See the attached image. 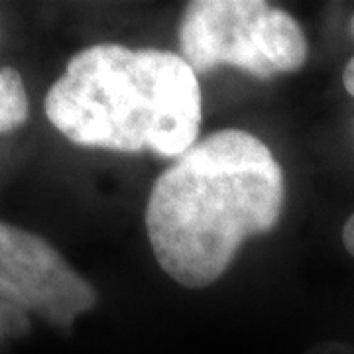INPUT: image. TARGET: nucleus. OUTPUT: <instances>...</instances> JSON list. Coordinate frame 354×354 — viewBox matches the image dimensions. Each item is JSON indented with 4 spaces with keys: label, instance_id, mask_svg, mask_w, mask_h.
<instances>
[{
    "label": "nucleus",
    "instance_id": "1",
    "mask_svg": "<svg viewBox=\"0 0 354 354\" xmlns=\"http://www.w3.org/2000/svg\"><path fill=\"white\" fill-rule=\"evenodd\" d=\"M286 177L272 150L246 130L209 134L156 179L146 232L160 268L183 288L221 278L244 241L278 225Z\"/></svg>",
    "mask_w": 354,
    "mask_h": 354
},
{
    "label": "nucleus",
    "instance_id": "2",
    "mask_svg": "<svg viewBox=\"0 0 354 354\" xmlns=\"http://www.w3.org/2000/svg\"><path fill=\"white\" fill-rule=\"evenodd\" d=\"M44 111L77 146L179 158L201 130V87L174 51L95 44L69 59Z\"/></svg>",
    "mask_w": 354,
    "mask_h": 354
},
{
    "label": "nucleus",
    "instance_id": "3",
    "mask_svg": "<svg viewBox=\"0 0 354 354\" xmlns=\"http://www.w3.org/2000/svg\"><path fill=\"white\" fill-rule=\"evenodd\" d=\"M181 57L195 73L232 65L256 79L297 71L307 39L290 12L262 0H197L179 22Z\"/></svg>",
    "mask_w": 354,
    "mask_h": 354
},
{
    "label": "nucleus",
    "instance_id": "4",
    "mask_svg": "<svg viewBox=\"0 0 354 354\" xmlns=\"http://www.w3.org/2000/svg\"><path fill=\"white\" fill-rule=\"evenodd\" d=\"M0 283L12 290L30 313L69 329L91 311L97 293L41 236L0 221Z\"/></svg>",
    "mask_w": 354,
    "mask_h": 354
},
{
    "label": "nucleus",
    "instance_id": "5",
    "mask_svg": "<svg viewBox=\"0 0 354 354\" xmlns=\"http://www.w3.org/2000/svg\"><path fill=\"white\" fill-rule=\"evenodd\" d=\"M30 102L24 81L12 67H0V132H10L24 124Z\"/></svg>",
    "mask_w": 354,
    "mask_h": 354
},
{
    "label": "nucleus",
    "instance_id": "6",
    "mask_svg": "<svg viewBox=\"0 0 354 354\" xmlns=\"http://www.w3.org/2000/svg\"><path fill=\"white\" fill-rule=\"evenodd\" d=\"M28 307L20 297L0 283V342L8 339H18L30 329L28 321Z\"/></svg>",
    "mask_w": 354,
    "mask_h": 354
},
{
    "label": "nucleus",
    "instance_id": "7",
    "mask_svg": "<svg viewBox=\"0 0 354 354\" xmlns=\"http://www.w3.org/2000/svg\"><path fill=\"white\" fill-rule=\"evenodd\" d=\"M342 242H344V248L348 250V254L354 256V215L348 216L346 225L342 228Z\"/></svg>",
    "mask_w": 354,
    "mask_h": 354
},
{
    "label": "nucleus",
    "instance_id": "8",
    "mask_svg": "<svg viewBox=\"0 0 354 354\" xmlns=\"http://www.w3.org/2000/svg\"><path fill=\"white\" fill-rule=\"evenodd\" d=\"M342 83H344V87H346V91L351 93L354 97V57L346 64V67H344V73H342Z\"/></svg>",
    "mask_w": 354,
    "mask_h": 354
},
{
    "label": "nucleus",
    "instance_id": "9",
    "mask_svg": "<svg viewBox=\"0 0 354 354\" xmlns=\"http://www.w3.org/2000/svg\"><path fill=\"white\" fill-rule=\"evenodd\" d=\"M353 32H354V18H353Z\"/></svg>",
    "mask_w": 354,
    "mask_h": 354
}]
</instances>
